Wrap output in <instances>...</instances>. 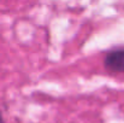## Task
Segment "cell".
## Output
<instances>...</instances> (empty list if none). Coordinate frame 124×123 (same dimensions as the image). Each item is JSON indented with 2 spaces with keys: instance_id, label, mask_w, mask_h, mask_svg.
<instances>
[{
  "instance_id": "6da1fadb",
  "label": "cell",
  "mask_w": 124,
  "mask_h": 123,
  "mask_svg": "<svg viewBox=\"0 0 124 123\" xmlns=\"http://www.w3.org/2000/svg\"><path fill=\"white\" fill-rule=\"evenodd\" d=\"M104 65L110 71L124 73V47L108 52L105 57Z\"/></svg>"
},
{
  "instance_id": "7a4b0ae2",
  "label": "cell",
  "mask_w": 124,
  "mask_h": 123,
  "mask_svg": "<svg viewBox=\"0 0 124 123\" xmlns=\"http://www.w3.org/2000/svg\"><path fill=\"white\" fill-rule=\"evenodd\" d=\"M0 123H5V122H4V118H2V116H1V114H0Z\"/></svg>"
}]
</instances>
